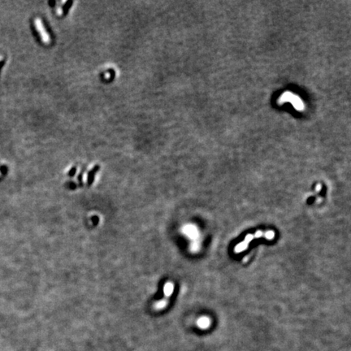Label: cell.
Instances as JSON below:
<instances>
[{
    "label": "cell",
    "instance_id": "11",
    "mask_svg": "<svg viewBox=\"0 0 351 351\" xmlns=\"http://www.w3.org/2000/svg\"><path fill=\"white\" fill-rule=\"evenodd\" d=\"M261 236H262V232H257L255 237H256V238H259Z\"/></svg>",
    "mask_w": 351,
    "mask_h": 351
},
{
    "label": "cell",
    "instance_id": "1",
    "mask_svg": "<svg viewBox=\"0 0 351 351\" xmlns=\"http://www.w3.org/2000/svg\"><path fill=\"white\" fill-rule=\"evenodd\" d=\"M34 24H35V27L37 31L38 32V34L40 35L42 41L44 42L45 44H50L51 43V37L49 35V34L47 33V31L45 29V26L42 23V20L40 18H36L34 21Z\"/></svg>",
    "mask_w": 351,
    "mask_h": 351
},
{
    "label": "cell",
    "instance_id": "4",
    "mask_svg": "<svg viewBox=\"0 0 351 351\" xmlns=\"http://www.w3.org/2000/svg\"><path fill=\"white\" fill-rule=\"evenodd\" d=\"M210 320L207 317H202L198 320V326L202 329H206L210 326Z\"/></svg>",
    "mask_w": 351,
    "mask_h": 351
},
{
    "label": "cell",
    "instance_id": "7",
    "mask_svg": "<svg viewBox=\"0 0 351 351\" xmlns=\"http://www.w3.org/2000/svg\"><path fill=\"white\" fill-rule=\"evenodd\" d=\"M167 304V302L166 301H160V302H159L157 304H156V308H158V309H161V308H163V307H164L165 306H166Z\"/></svg>",
    "mask_w": 351,
    "mask_h": 351
},
{
    "label": "cell",
    "instance_id": "8",
    "mask_svg": "<svg viewBox=\"0 0 351 351\" xmlns=\"http://www.w3.org/2000/svg\"><path fill=\"white\" fill-rule=\"evenodd\" d=\"M274 236H275V234H274L273 232L269 231V232H267V233H266V235H265V237H266L267 239H272V238H274Z\"/></svg>",
    "mask_w": 351,
    "mask_h": 351
},
{
    "label": "cell",
    "instance_id": "10",
    "mask_svg": "<svg viewBox=\"0 0 351 351\" xmlns=\"http://www.w3.org/2000/svg\"><path fill=\"white\" fill-rule=\"evenodd\" d=\"M253 238H254V236H252V235H247V236H246V243H247V242H250V241L253 239Z\"/></svg>",
    "mask_w": 351,
    "mask_h": 351
},
{
    "label": "cell",
    "instance_id": "3",
    "mask_svg": "<svg viewBox=\"0 0 351 351\" xmlns=\"http://www.w3.org/2000/svg\"><path fill=\"white\" fill-rule=\"evenodd\" d=\"M183 233L191 239H196L198 236V229L193 225H187L183 229Z\"/></svg>",
    "mask_w": 351,
    "mask_h": 351
},
{
    "label": "cell",
    "instance_id": "9",
    "mask_svg": "<svg viewBox=\"0 0 351 351\" xmlns=\"http://www.w3.org/2000/svg\"><path fill=\"white\" fill-rule=\"evenodd\" d=\"M198 248H199V246H198V244L197 243V242H193V244L191 245V249L192 250H193V251H196V250H198Z\"/></svg>",
    "mask_w": 351,
    "mask_h": 351
},
{
    "label": "cell",
    "instance_id": "2",
    "mask_svg": "<svg viewBox=\"0 0 351 351\" xmlns=\"http://www.w3.org/2000/svg\"><path fill=\"white\" fill-rule=\"evenodd\" d=\"M280 102L284 103V102H289L292 103V105H293V107L296 108L297 110H302L303 109V103L302 102L298 97L295 96L294 95H293L291 93H284V95H282L280 98Z\"/></svg>",
    "mask_w": 351,
    "mask_h": 351
},
{
    "label": "cell",
    "instance_id": "6",
    "mask_svg": "<svg viewBox=\"0 0 351 351\" xmlns=\"http://www.w3.org/2000/svg\"><path fill=\"white\" fill-rule=\"evenodd\" d=\"M246 247H247V244H246V242H242V243H241V244H239L238 246H237V247H236L235 250L236 252H241V251H243L244 250H246Z\"/></svg>",
    "mask_w": 351,
    "mask_h": 351
},
{
    "label": "cell",
    "instance_id": "5",
    "mask_svg": "<svg viewBox=\"0 0 351 351\" xmlns=\"http://www.w3.org/2000/svg\"><path fill=\"white\" fill-rule=\"evenodd\" d=\"M173 284L172 283H167L164 286V293L166 296H170L173 293Z\"/></svg>",
    "mask_w": 351,
    "mask_h": 351
}]
</instances>
